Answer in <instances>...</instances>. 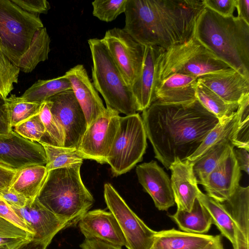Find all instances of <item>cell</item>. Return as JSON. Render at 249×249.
<instances>
[{
	"mask_svg": "<svg viewBox=\"0 0 249 249\" xmlns=\"http://www.w3.org/2000/svg\"><path fill=\"white\" fill-rule=\"evenodd\" d=\"M142 112L155 157L167 170L176 159L183 161L191 156L219 122L197 100L188 104L156 101Z\"/></svg>",
	"mask_w": 249,
	"mask_h": 249,
	"instance_id": "obj_1",
	"label": "cell"
},
{
	"mask_svg": "<svg viewBox=\"0 0 249 249\" xmlns=\"http://www.w3.org/2000/svg\"><path fill=\"white\" fill-rule=\"evenodd\" d=\"M202 0H127L123 29L143 46L166 49L194 36Z\"/></svg>",
	"mask_w": 249,
	"mask_h": 249,
	"instance_id": "obj_2",
	"label": "cell"
},
{
	"mask_svg": "<svg viewBox=\"0 0 249 249\" xmlns=\"http://www.w3.org/2000/svg\"><path fill=\"white\" fill-rule=\"evenodd\" d=\"M194 37L220 60L249 78V24L207 7L198 18Z\"/></svg>",
	"mask_w": 249,
	"mask_h": 249,
	"instance_id": "obj_3",
	"label": "cell"
},
{
	"mask_svg": "<svg viewBox=\"0 0 249 249\" xmlns=\"http://www.w3.org/2000/svg\"><path fill=\"white\" fill-rule=\"evenodd\" d=\"M81 163L48 172L36 197L46 208L71 226L91 208L94 198L82 180Z\"/></svg>",
	"mask_w": 249,
	"mask_h": 249,
	"instance_id": "obj_4",
	"label": "cell"
},
{
	"mask_svg": "<svg viewBox=\"0 0 249 249\" xmlns=\"http://www.w3.org/2000/svg\"><path fill=\"white\" fill-rule=\"evenodd\" d=\"M88 42L92 61V84L107 107L126 116L136 113L131 87L124 80L102 39L90 38Z\"/></svg>",
	"mask_w": 249,
	"mask_h": 249,
	"instance_id": "obj_5",
	"label": "cell"
},
{
	"mask_svg": "<svg viewBox=\"0 0 249 249\" xmlns=\"http://www.w3.org/2000/svg\"><path fill=\"white\" fill-rule=\"evenodd\" d=\"M232 69L209 52L194 36L189 40L162 49L157 61L155 86L168 76L179 73L198 78Z\"/></svg>",
	"mask_w": 249,
	"mask_h": 249,
	"instance_id": "obj_6",
	"label": "cell"
},
{
	"mask_svg": "<svg viewBox=\"0 0 249 249\" xmlns=\"http://www.w3.org/2000/svg\"><path fill=\"white\" fill-rule=\"evenodd\" d=\"M43 27L38 15L23 10L11 0H0V51L17 67L34 35Z\"/></svg>",
	"mask_w": 249,
	"mask_h": 249,
	"instance_id": "obj_7",
	"label": "cell"
},
{
	"mask_svg": "<svg viewBox=\"0 0 249 249\" xmlns=\"http://www.w3.org/2000/svg\"><path fill=\"white\" fill-rule=\"evenodd\" d=\"M146 139L139 113L120 116L119 127L106 159L114 176L128 172L142 161L147 147Z\"/></svg>",
	"mask_w": 249,
	"mask_h": 249,
	"instance_id": "obj_8",
	"label": "cell"
},
{
	"mask_svg": "<svg viewBox=\"0 0 249 249\" xmlns=\"http://www.w3.org/2000/svg\"><path fill=\"white\" fill-rule=\"evenodd\" d=\"M105 202L115 217L126 240L127 249H151L156 231L148 227L129 207L109 183L104 188Z\"/></svg>",
	"mask_w": 249,
	"mask_h": 249,
	"instance_id": "obj_9",
	"label": "cell"
},
{
	"mask_svg": "<svg viewBox=\"0 0 249 249\" xmlns=\"http://www.w3.org/2000/svg\"><path fill=\"white\" fill-rule=\"evenodd\" d=\"M102 39L124 80L131 87L141 71L144 46L123 29L116 27L107 31Z\"/></svg>",
	"mask_w": 249,
	"mask_h": 249,
	"instance_id": "obj_10",
	"label": "cell"
},
{
	"mask_svg": "<svg viewBox=\"0 0 249 249\" xmlns=\"http://www.w3.org/2000/svg\"><path fill=\"white\" fill-rule=\"evenodd\" d=\"M119 114L106 107L104 113L87 126L77 148L84 159L106 163L119 127Z\"/></svg>",
	"mask_w": 249,
	"mask_h": 249,
	"instance_id": "obj_11",
	"label": "cell"
},
{
	"mask_svg": "<svg viewBox=\"0 0 249 249\" xmlns=\"http://www.w3.org/2000/svg\"><path fill=\"white\" fill-rule=\"evenodd\" d=\"M47 101L53 116L63 130L64 146L78 148L88 125L73 90L71 89L62 91Z\"/></svg>",
	"mask_w": 249,
	"mask_h": 249,
	"instance_id": "obj_12",
	"label": "cell"
},
{
	"mask_svg": "<svg viewBox=\"0 0 249 249\" xmlns=\"http://www.w3.org/2000/svg\"><path fill=\"white\" fill-rule=\"evenodd\" d=\"M46 163L45 152L39 143L26 139L13 130L0 134V164L17 171Z\"/></svg>",
	"mask_w": 249,
	"mask_h": 249,
	"instance_id": "obj_13",
	"label": "cell"
},
{
	"mask_svg": "<svg viewBox=\"0 0 249 249\" xmlns=\"http://www.w3.org/2000/svg\"><path fill=\"white\" fill-rule=\"evenodd\" d=\"M86 239H96L113 247L122 249L126 242L113 214L102 209L89 211L78 222Z\"/></svg>",
	"mask_w": 249,
	"mask_h": 249,
	"instance_id": "obj_14",
	"label": "cell"
},
{
	"mask_svg": "<svg viewBox=\"0 0 249 249\" xmlns=\"http://www.w3.org/2000/svg\"><path fill=\"white\" fill-rule=\"evenodd\" d=\"M242 176L231 146L224 158L208 177L203 185L207 195L216 200L226 201L240 185Z\"/></svg>",
	"mask_w": 249,
	"mask_h": 249,
	"instance_id": "obj_15",
	"label": "cell"
},
{
	"mask_svg": "<svg viewBox=\"0 0 249 249\" xmlns=\"http://www.w3.org/2000/svg\"><path fill=\"white\" fill-rule=\"evenodd\" d=\"M138 179L160 211H167L175 203L170 178L157 161L151 160L138 165Z\"/></svg>",
	"mask_w": 249,
	"mask_h": 249,
	"instance_id": "obj_16",
	"label": "cell"
},
{
	"mask_svg": "<svg viewBox=\"0 0 249 249\" xmlns=\"http://www.w3.org/2000/svg\"><path fill=\"white\" fill-rule=\"evenodd\" d=\"M64 75L71 83L72 90L83 110L88 126L104 113L106 107L83 65L74 66Z\"/></svg>",
	"mask_w": 249,
	"mask_h": 249,
	"instance_id": "obj_17",
	"label": "cell"
},
{
	"mask_svg": "<svg viewBox=\"0 0 249 249\" xmlns=\"http://www.w3.org/2000/svg\"><path fill=\"white\" fill-rule=\"evenodd\" d=\"M193 163L177 158L170 165V178L177 210L190 212L200 191L193 171Z\"/></svg>",
	"mask_w": 249,
	"mask_h": 249,
	"instance_id": "obj_18",
	"label": "cell"
},
{
	"mask_svg": "<svg viewBox=\"0 0 249 249\" xmlns=\"http://www.w3.org/2000/svg\"><path fill=\"white\" fill-rule=\"evenodd\" d=\"M197 81L230 104H238L249 94V78L233 69L202 75Z\"/></svg>",
	"mask_w": 249,
	"mask_h": 249,
	"instance_id": "obj_19",
	"label": "cell"
},
{
	"mask_svg": "<svg viewBox=\"0 0 249 249\" xmlns=\"http://www.w3.org/2000/svg\"><path fill=\"white\" fill-rule=\"evenodd\" d=\"M197 77L179 73L171 74L154 89V101L165 104H188L196 99Z\"/></svg>",
	"mask_w": 249,
	"mask_h": 249,
	"instance_id": "obj_20",
	"label": "cell"
},
{
	"mask_svg": "<svg viewBox=\"0 0 249 249\" xmlns=\"http://www.w3.org/2000/svg\"><path fill=\"white\" fill-rule=\"evenodd\" d=\"M162 49L144 46L142 67L140 75L131 87L137 111H142L154 102V86L158 57Z\"/></svg>",
	"mask_w": 249,
	"mask_h": 249,
	"instance_id": "obj_21",
	"label": "cell"
},
{
	"mask_svg": "<svg viewBox=\"0 0 249 249\" xmlns=\"http://www.w3.org/2000/svg\"><path fill=\"white\" fill-rule=\"evenodd\" d=\"M222 203L233 222L235 237L233 249H249V186L239 185Z\"/></svg>",
	"mask_w": 249,
	"mask_h": 249,
	"instance_id": "obj_22",
	"label": "cell"
},
{
	"mask_svg": "<svg viewBox=\"0 0 249 249\" xmlns=\"http://www.w3.org/2000/svg\"><path fill=\"white\" fill-rule=\"evenodd\" d=\"M26 206L30 214L33 239L51 243L59 231L71 226L46 208L36 198Z\"/></svg>",
	"mask_w": 249,
	"mask_h": 249,
	"instance_id": "obj_23",
	"label": "cell"
},
{
	"mask_svg": "<svg viewBox=\"0 0 249 249\" xmlns=\"http://www.w3.org/2000/svg\"><path fill=\"white\" fill-rule=\"evenodd\" d=\"M215 235L189 233L175 229L157 231L153 248L157 249H204Z\"/></svg>",
	"mask_w": 249,
	"mask_h": 249,
	"instance_id": "obj_24",
	"label": "cell"
},
{
	"mask_svg": "<svg viewBox=\"0 0 249 249\" xmlns=\"http://www.w3.org/2000/svg\"><path fill=\"white\" fill-rule=\"evenodd\" d=\"M48 174L45 166L32 165L18 170L10 187L32 202L37 197Z\"/></svg>",
	"mask_w": 249,
	"mask_h": 249,
	"instance_id": "obj_25",
	"label": "cell"
},
{
	"mask_svg": "<svg viewBox=\"0 0 249 249\" xmlns=\"http://www.w3.org/2000/svg\"><path fill=\"white\" fill-rule=\"evenodd\" d=\"M169 216L180 230L189 233L205 234L213 224L209 213L197 198L190 212L177 210L175 213Z\"/></svg>",
	"mask_w": 249,
	"mask_h": 249,
	"instance_id": "obj_26",
	"label": "cell"
},
{
	"mask_svg": "<svg viewBox=\"0 0 249 249\" xmlns=\"http://www.w3.org/2000/svg\"><path fill=\"white\" fill-rule=\"evenodd\" d=\"M51 39L45 27L37 30L29 47L20 57L18 67L24 73L32 72L41 62L48 58Z\"/></svg>",
	"mask_w": 249,
	"mask_h": 249,
	"instance_id": "obj_27",
	"label": "cell"
},
{
	"mask_svg": "<svg viewBox=\"0 0 249 249\" xmlns=\"http://www.w3.org/2000/svg\"><path fill=\"white\" fill-rule=\"evenodd\" d=\"M197 198L209 213L213 224L215 225L221 234L231 242L233 248L235 245V237L233 222L223 203L202 193L201 191Z\"/></svg>",
	"mask_w": 249,
	"mask_h": 249,
	"instance_id": "obj_28",
	"label": "cell"
},
{
	"mask_svg": "<svg viewBox=\"0 0 249 249\" xmlns=\"http://www.w3.org/2000/svg\"><path fill=\"white\" fill-rule=\"evenodd\" d=\"M69 80L63 76L49 80H38L20 96L26 102L42 103L62 91L71 89Z\"/></svg>",
	"mask_w": 249,
	"mask_h": 249,
	"instance_id": "obj_29",
	"label": "cell"
},
{
	"mask_svg": "<svg viewBox=\"0 0 249 249\" xmlns=\"http://www.w3.org/2000/svg\"><path fill=\"white\" fill-rule=\"evenodd\" d=\"M38 142L44 149L46 157L45 167L48 172L76 164H82L84 160L76 148L56 146L42 141Z\"/></svg>",
	"mask_w": 249,
	"mask_h": 249,
	"instance_id": "obj_30",
	"label": "cell"
},
{
	"mask_svg": "<svg viewBox=\"0 0 249 249\" xmlns=\"http://www.w3.org/2000/svg\"><path fill=\"white\" fill-rule=\"evenodd\" d=\"M232 145L229 139L226 140L210 149L193 164V171L197 184L202 186L208 177L225 157Z\"/></svg>",
	"mask_w": 249,
	"mask_h": 249,
	"instance_id": "obj_31",
	"label": "cell"
},
{
	"mask_svg": "<svg viewBox=\"0 0 249 249\" xmlns=\"http://www.w3.org/2000/svg\"><path fill=\"white\" fill-rule=\"evenodd\" d=\"M235 112L219 120L215 126L207 134L197 150L187 160L194 164L213 146L226 140H230L234 124Z\"/></svg>",
	"mask_w": 249,
	"mask_h": 249,
	"instance_id": "obj_32",
	"label": "cell"
},
{
	"mask_svg": "<svg viewBox=\"0 0 249 249\" xmlns=\"http://www.w3.org/2000/svg\"><path fill=\"white\" fill-rule=\"evenodd\" d=\"M230 141L237 148L249 150V94L238 103Z\"/></svg>",
	"mask_w": 249,
	"mask_h": 249,
	"instance_id": "obj_33",
	"label": "cell"
},
{
	"mask_svg": "<svg viewBox=\"0 0 249 249\" xmlns=\"http://www.w3.org/2000/svg\"><path fill=\"white\" fill-rule=\"evenodd\" d=\"M196 95L200 104L216 116L219 121L230 116L236 110L238 107V104L227 103L198 81Z\"/></svg>",
	"mask_w": 249,
	"mask_h": 249,
	"instance_id": "obj_34",
	"label": "cell"
},
{
	"mask_svg": "<svg viewBox=\"0 0 249 249\" xmlns=\"http://www.w3.org/2000/svg\"><path fill=\"white\" fill-rule=\"evenodd\" d=\"M6 100L12 127L38 114L42 104L25 101L15 94H11Z\"/></svg>",
	"mask_w": 249,
	"mask_h": 249,
	"instance_id": "obj_35",
	"label": "cell"
},
{
	"mask_svg": "<svg viewBox=\"0 0 249 249\" xmlns=\"http://www.w3.org/2000/svg\"><path fill=\"white\" fill-rule=\"evenodd\" d=\"M33 235L0 217V247L13 249Z\"/></svg>",
	"mask_w": 249,
	"mask_h": 249,
	"instance_id": "obj_36",
	"label": "cell"
},
{
	"mask_svg": "<svg viewBox=\"0 0 249 249\" xmlns=\"http://www.w3.org/2000/svg\"><path fill=\"white\" fill-rule=\"evenodd\" d=\"M20 70L0 51V94L6 99L18 83Z\"/></svg>",
	"mask_w": 249,
	"mask_h": 249,
	"instance_id": "obj_37",
	"label": "cell"
},
{
	"mask_svg": "<svg viewBox=\"0 0 249 249\" xmlns=\"http://www.w3.org/2000/svg\"><path fill=\"white\" fill-rule=\"evenodd\" d=\"M39 115L45 128L46 134L52 142L51 144L64 146L65 136L63 130L53 116L48 101L42 103Z\"/></svg>",
	"mask_w": 249,
	"mask_h": 249,
	"instance_id": "obj_38",
	"label": "cell"
},
{
	"mask_svg": "<svg viewBox=\"0 0 249 249\" xmlns=\"http://www.w3.org/2000/svg\"><path fill=\"white\" fill-rule=\"evenodd\" d=\"M127 0H95L92 2V14L99 20L110 22L124 13Z\"/></svg>",
	"mask_w": 249,
	"mask_h": 249,
	"instance_id": "obj_39",
	"label": "cell"
},
{
	"mask_svg": "<svg viewBox=\"0 0 249 249\" xmlns=\"http://www.w3.org/2000/svg\"><path fill=\"white\" fill-rule=\"evenodd\" d=\"M14 130L24 138L37 142L46 134L45 128L39 113L15 126Z\"/></svg>",
	"mask_w": 249,
	"mask_h": 249,
	"instance_id": "obj_40",
	"label": "cell"
},
{
	"mask_svg": "<svg viewBox=\"0 0 249 249\" xmlns=\"http://www.w3.org/2000/svg\"><path fill=\"white\" fill-rule=\"evenodd\" d=\"M206 7L225 17L233 16L235 0H202Z\"/></svg>",
	"mask_w": 249,
	"mask_h": 249,
	"instance_id": "obj_41",
	"label": "cell"
},
{
	"mask_svg": "<svg viewBox=\"0 0 249 249\" xmlns=\"http://www.w3.org/2000/svg\"><path fill=\"white\" fill-rule=\"evenodd\" d=\"M23 10L34 15L47 14L51 6L46 0H11Z\"/></svg>",
	"mask_w": 249,
	"mask_h": 249,
	"instance_id": "obj_42",
	"label": "cell"
},
{
	"mask_svg": "<svg viewBox=\"0 0 249 249\" xmlns=\"http://www.w3.org/2000/svg\"><path fill=\"white\" fill-rule=\"evenodd\" d=\"M0 217L33 235L31 229L16 214L11 207L2 199L0 200Z\"/></svg>",
	"mask_w": 249,
	"mask_h": 249,
	"instance_id": "obj_43",
	"label": "cell"
},
{
	"mask_svg": "<svg viewBox=\"0 0 249 249\" xmlns=\"http://www.w3.org/2000/svg\"><path fill=\"white\" fill-rule=\"evenodd\" d=\"M0 196L10 206L15 207H24L29 202L22 194L10 187L0 190Z\"/></svg>",
	"mask_w": 249,
	"mask_h": 249,
	"instance_id": "obj_44",
	"label": "cell"
},
{
	"mask_svg": "<svg viewBox=\"0 0 249 249\" xmlns=\"http://www.w3.org/2000/svg\"><path fill=\"white\" fill-rule=\"evenodd\" d=\"M12 128L6 99L0 94V134H7L12 130Z\"/></svg>",
	"mask_w": 249,
	"mask_h": 249,
	"instance_id": "obj_45",
	"label": "cell"
},
{
	"mask_svg": "<svg viewBox=\"0 0 249 249\" xmlns=\"http://www.w3.org/2000/svg\"><path fill=\"white\" fill-rule=\"evenodd\" d=\"M234 154L240 170L245 172L247 174L249 173V154L247 150L237 148L234 149Z\"/></svg>",
	"mask_w": 249,
	"mask_h": 249,
	"instance_id": "obj_46",
	"label": "cell"
},
{
	"mask_svg": "<svg viewBox=\"0 0 249 249\" xmlns=\"http://www.w3.org/2000/svg\"><path fill=\"white\" fill-rule=\"evenodd\" d=\"M17 171L0 164V190L10 187Z\"/></svg>",
	"mask_w": 249,
	"mask_h": 249,
	"instance_id": "obj_47",
	"label": "cell"
},
{
	"mask_svg": "<svg viewBox=\"0 0 249 249\" xmlns=\"http://www.w3.org/2000/svg\"><path fill=\"white\" fill-rule=\"evenodd\" d=\"M81 249H122L117 248L96 239H85L80 245Z\"/></svg>",
	"mask_w": 249,
	"mask_h": 249,
	"instance_id": "obj_48",
	"label": "cell"
},
{
	"mask_svg": "<svg viewBox=\"0 0 249 249\" xmlns=\"http://www.w3.org/2000/svg\"><path fill=\"white\" fill-rule=\"evenodd\" d=\"M238 18L249 24V0H235Z\"/></svg>",
	"mask_w": 249,
	"mask_h": 249,
	"instance_id": "obj_49",
	"label": "cell"
},
{
	"mask_svg": "<svg viewBox=\"0 0 249 249\" xmlns=\"http://www.w3.org/2000/svg\"><path fill=\"white\" fill-rule=\"evenodd\" d=\"M50 243L35 239L28 240L13 249H46Z\"/></svg>",
	"mask_w": 249,
	"mask_h": 249,
	"instance_id": "obj_50",
	"label": "cell"
},
{
	"mask_svg": "<svg viewBox=\"0 0 249 249\" xmlns=\"http://www.w3.org/2000/svg\"><path fill=\"white\" fill-rule=\"evenodd\" d=\"M204 249H224L221 235H216L214 239Z\"/></svg>",
	"mask_w": 249,
	"mask_h": 249,
	"instance_id": "obj_51",
	"label": "cell"
},
{
	"mask_svg": "<svg viewBox=\"0 0 249 249\" xmlns=\"http://www.w3.org/2000/svg\"><path fill=\"white\" fill-rule=\"evenodd\" d=\"M0 249H9L6 247H0Z\"/></svg>",
	"mask_w": 249,
	"mask_h": 249,
	"instance_id": "obj_52",
	"label": "cell"
},
{
	"mask_svg": "<svg viewBox=\"0 0 249 249\" xmlns=\"http://www.w3.org/2000/svg\"><path fill=\"white\" fill-rule=\"evenodd\" d=\"M151 249H157L154 248L153 247Z\"/></svg>",
	"mask_w": 249,
	"mask_h": 249,
	"instance_id": "obj_53",
	"label": "cell"
},
{
	"mask_svg": "<svg viewBox=\"0 0 249 249\" xmlns=\"http://www.w3.org/2000/svg\"><path fill=\"white\" fill-rule=\"evenodd\" d=\"M1 197H0V200H1Z\"/></svg>",
	"mask_w": 249,
	"mask_h": 249,
	"instance_id": "obj_54",
	"label": "cell"
}]
</instances>
